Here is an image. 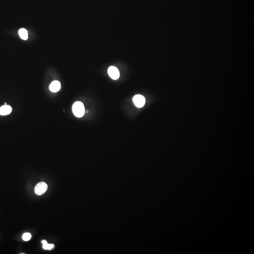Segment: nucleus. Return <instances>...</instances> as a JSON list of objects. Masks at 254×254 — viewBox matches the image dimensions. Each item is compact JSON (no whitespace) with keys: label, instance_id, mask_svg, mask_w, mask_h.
I'll return each instance as SVG.
<instances>
[{"label":"nucleus","instance_id":"1","mask_svg":"<svg viewBox=\"0 0 254 254\" xmlns=\"http://www.w3.org/2000/svg\"><path fill=\"white\" fill-rule=\"evenodd\" d=\"M72 111L75 116L81 118L85 113V108L83 104L81 102H76L72 106Z\"/></svg>","mask_w":254,"mask_h":254},{"label":"nucleus","instance_id":"2","mask_svg":"<svg viewBox=\"0 0 254 254\" xmlns=\"http://www.w3.org/2000/svg\"><path fill=\"white\" fill-rule=\"evenodd\" d=\"M48 189V186L44 182H40L38 183L34 189L35 193L37 195H41L44 194Z\"/></svg>","mask_w":254,"mask_h":254},{"label":"nucleus","instance_id":"3","mask_svg":"<svg viewBox=\"0 0 254 254\" xmlns=\"http://www.w3.org/2000/svg\"><path fill=\"white\" fill-rule=\"evenodd\" d=\"M134 103L137 107L141 108L144 107L146 103V99L143 96L137 95L133 97Z\"/></svg>","mask_w":254,"mask_h":254},{"label":"nucleus","instance_id":"4","mask_svg":"<svg viewBox=\"0 0 254 254\" xmlns=\"http://www.w3.org/2000/svg\"><path fill=\"white\" fill-rule=\"evenodd\" d=\"M108 73L110 77L113 80H117L120 77V72L116 67L111 66L108 70Z\"/></svg>","mask_w":254,"mask_h":254},{"label":"nucleus","instance_id":"5","mask_svg":"<svg viewBox=\"0 0 254 254\" xmlns=\"http://www.w3.org/2000/svg\"><path fill=\"white\" fill-rule=\"evenodd\" d=\"M61 84L58 81H53L50 86V90L53 92H57L60 90Z\"/></svg>","mask_w":254,"mask_h":254},{"label":"nucleus","instance_id":"6","mask_svg":"<svg viewBox=\"0 0 254 254\" xmlns=\"http://www.w3.org/2000/svg\"><path fill=\"white\" fill-rule=\"evenodd\" d=\"M12 111V108L8 105H4L0 107V114L2 115H6L10 114Z\"/></svg>","mask_w":254,"mask_h":254},{"label":"nucleus","instance_id":"7","mask_svg":"<svg viewBox=\"0 0 254 254\" xmlns=\"http://www.w3.org/2000/svg\"><path fill=\"white\" fill-rule=\"evenodd\" d=\"M18 34L21 39L24 40H27L28 39L27 31L25 28H21L18 31Z\"/></svg>","mask_w":254,"mask_h":254},{"label":"nucleus","instance_id":"8","mask_svg":"<svg viewBox=\"0 0 254 254\" xmlns=\"http://www.w3.org/2000/svg\"><path fill=\"white\" fill-rule=\"evenodd\" d=\"M42 247L45 250H52L55 247L54 245L53 244H49L47 242V241L45 240H43L42 241Z\"/></svg>","mask_w":254,"mask_h":254},{"label":"nucleus","instance_id":"9","mask_svg":"<svg viewBox=\"0 0 254 254\" xmlns=\"http://www.w3.org/2000/svg\"><path fill=\"white\" fill-rule=\"evenodd\" d=\"M31 237V234L30 233H25L23 234L22 238H23V240L24 241H28L30 240Z\"/></svg>","mask_w":254,"mask_h":254}]
</instances>
